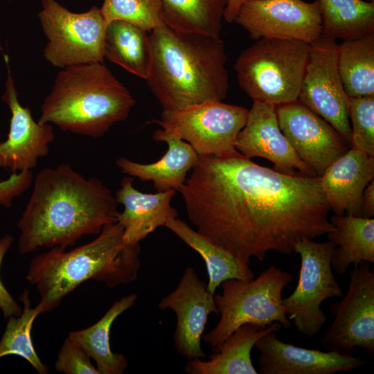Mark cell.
<instances>
[{
  "label": "cell",
  "instance_id": "cell-1",
  "mask_svg": "<svg viewBox=\"0 0 374 374\" xmlns=\"http://www.w3.org/2000/svg\"><path fill=\"white\" fill-rule=\"evenodd\" d=\"M179 189L197 231L245 265L334 229L319 177L261 166L236 149L198 155Z\"/></svg>",
  "mask_w": 374,
  "mask_h": 374
},
{
  "label": "cell",
  "instance_id": "cell-2",
  "mask_svg": "<svg viewBox=\"0 0 374 374\" xmlns=\"http://www.w3.org/2000/svg\"><path fill=\"white\" fill-rule=\"evenodd\" d=\"M118 203L100 180L86 178L69 164L40 170L21 217L18 251L21 254L42 247L66 249L82 236L98 234L117 222Z\"/></svg>",
  "mask_w": 374,
  "mask_h": 374
},
{
  "label": "cell",
  "instance_id": "cell-3",
  "mask_svg": "<svg viewBox=\"0 0 374 374\" xmlns=\"http://www.w3.org/2000/svg\"><path fill=\"white\" fill-rule=\"evenodd\" d=\"M148 84L163 110L222 101L229 89L220 37L181 32L164 24L150 31Z\"/></svg>",
  "mask_w": 374,
  "mask_h": 374
},
{
  "label": "cell",
  "instance_id": "cell-4",
  "mask_svg": "<svg viewBox=\"0 0 374 374\" xmlns=\"http://www.w3.org/2000/svg\"><path fill=\"white\" fill-rule=\"evenodd\" d=\"M139 244H127L118 222L105 225L98 236L69 251L58 247L35 256L26 279L35 286L40 313L55 309L63 299L88 280L112 288L129 284L141 267Z\"/></svg>",
  "mask_w": 374,
  "mask_h": 374
},
{
  "label": "cell",
  "instance_id": "cell-5",
  "mask_svg": "<svg viewBox=\"0 0 374 374\" xmlns=\"http://www.w3.org/2000/svg\"><path fill=\"white\" fill-rule=\"evenodd\" d=\"M135 100L103 63L63 68L45 98L38 122L93 138L125 120Z\"/></svg>",
  "mask_w": 374,
  "mask_h": 374
},
{
  "label": "cell",
  "instance_id": "cell-6",
  "mask_svg": "<svg viewBox=\"0 0 374 374\" xmlns=\"http://www.w3.org/2000/svg\"><path fill=\"white\" fill-rule=\"evenodd\" d=\"M308 49V44L296 39H258L236 59L240 87L253 102L277 106L298 100Z\"/></svg>",
  "mask_w": 374,
  "mask_h": 374
},
{
  "label": "cell",
  "instance_id": "cell-7",
  "mask_svg": "<svg viewBox=\"0 0 374 374\" xmlns=\"http://www.w3.org/2000/svg\"><path fill=\"white\" fill-rule=\"evenodd\" d=\"M292 280L290 272L271 265L255 279L223 281L222 293L214 294L220 319L214 328L202 335L203 341L214 351L244 323L267 327L278 322L290 328L292 323L285 312L282 293Z\"/></svg>",
  "mask_w": 374,
  "mask_h": 374
},
{
  "label": "cell",
  "instance_id": "cell-8",
  "mask_svg": "<svg viewBox=\"0 0 374 374\" xmlns=\"http://www.w3.org/2000/svg\"><path fill=\"white\" fill-rule=\"evenodd\" d=\"M38 14L48 39L45 59L59 68L91 63H103L107 23L100 8L74 13L55 0H42Z\"/></svg>",
  "mask_w": 374,
  "mask_h": 374
},
{
  "label": "cell",
  "instance_id": "cell-9",
  "mask_svg": "<svg viewBox=\"0 0 374 374\" xmlns=\"http://www.w3.org/2000/svg\"><path fill=\"white\" fill-rule=\"evenodd\" d=\"M334 248L330 240L317 242L309 238L294 244V252L301 258L299 280L292 294L283 299V303L297 331L308 337L317 335L327 320L321 308L322 303L344 294L332 274Z\"/></svg>",
  "mask_w": 374,
  "mask_h": 374
},
{
  "label": "cell",
  "instance_id": "cell-10",
  "mask_svg": "<svg viewBox=\"0 0 374 374\" xmlns=\"http://www.w3.org/2000/svg\"><path fill=\"white\" fill-rule=\"evenodd\" d=\"M249 110L222 101L207 102L177 110H163L152 120L166 133L186 141L198 155H220L235 150L238 134Z\"/></svg>",
  "mask_w": 374,
  "mask_h": 374
},
{
  "label": "cell",
  "instance_id": "cell-11",
  "mask_svg": "<svg viewBox=\"0 0 374 374\" xmlns=\"http://www.w3.org/2000/svg\"><path fill=\"white\" fill-rule=\"evenodd\" d=\"M349 286L341 301L330 305L335 319L321 344L328 351L352 355L358 348L374 355V271L361 262L349 271Z\"/></svg>",
  "mask_w": 374,
  "mask_h": 374
},
{
  "label": "cell",
  "instance_id": "cell-12",
  "mask_svg": "<svg viewBox=\"0 0 374 374\" xmlns=\"http://www.w3.org/2000/svg\"><path fill=\"white\" fill-rule=\"evenodd\" d=\"M336 39L321 34L309 44L298 100L328 122L350 145L348 99L337 66Z\"/></svg>",
  "mask_w": 374,
  "mask_h": 374
},
{
  "label": "cell",
  "instance_id": "cell-13",
  "mask_svg": "<svg viewBox=\"0 0 374 374\" xmlns=\"http://www.w3.org/2000/svg\"><path fill=\"white\" fill-rule=\"evenodd\" d=\"M233 21L250 38L296 39L308 44L322 34V18L317 0H246Z\"/></svg>",
  "mask_w": 374,
  "mask_h": 374
},
{
  "label": "cell",
  "instance_id": "cell-14",
  "mask_svg": "<svg viewBox=\"0 0 374 374\" xmlns=\"http://www.w3.org/2000/svg\"><path fill=\"white\" fill-rule=\"evenodd\" d=\"M276 114L282 133L319 177L350 148L328 122L299 100L276 106Z\"/></svg>",
  "mask_w": 374,
  "mask_h": 374
},
{
  "label": "cell",
  "instance_id": "cell-15",
  "mask_svg": "<svg viewBox=\"0 0 374 374\" xmlns=\"http://www.w3.org/2000/svg\"><path fill=\"white\" fill-rule=\"evenodd\" d=\"M214 294L207 290V283L200 280L194 269L188 267L177 288L161 299V310L171 309L177 323L174 343L179 354L188 360L206 358L201 339L211 313L218 314Z\"/></svg>",
  "mask_w": 374,
  "mask_h": 374
},
{
  "label": "cell",
  "instance_id": "cell-16",
  "mask_svg": "<svg viewBox=\"0 0 374 374\" xmlns=\"http://www.w3.org/2000/svg\"><path fill=\"white\" fill-rule=\"evenodd\" d=\"M4 57L8 78L2 100L9 107L11 118L8 138L0 142V168H8L12 173L32 170L39 158L48 155L55 137L53 128L51 124L35 121L30 109L20 104L8 57Z\"/></svg>",
  "mask_w": 374,
  "mask_h": 374
},
{
  "label": "cell",
  "instance_id": "cell-17",
  "mask_svg": "<svg viewBox=\"0 0 374 374\" xmlns=\"http://www.w3.org/2000/svg\"><path fill=\"white\" fill-rule=\"evenodd\" d=\"M235 148L248 158L260 157L270 161L274 165V170L278 172L317 176L301 159L282 133L276 106L273 105L253 102L246 123L238 134Z\"/></svg>",
  "mask_w": 374,
  "mask_h": 374
},
{
  "label": "cell",
  "instance_id": "cell-18",
  "mask_svg": "<svg viewBox=\"0 0 374 374\" xmlns=\"http://www.w3.org/2000/svg\"><path fill=\"white\" fill-rule=\"evenodd\" d=\"M276 332L266 333L256 342L260 374H334L356 369L368 360L335 351L298 347L280 341Z\"/></svg>",
  "mask_w": 374,
  "mask_h": 374
},
{
  "label": "cell",
  "instance_id": "cell-19",
  "mask_svg": "<svg viewBox=\"0 0 374 374\" xmlns=\"http://www.w3.org/2000/svg\"><path fill=\"white\" fill-rule=\"evenodd\" d=\"M319 178L335 215L360 217L363 192L374 178V157L350 148L330 164Z\"/></svg>",
  "mask_w": 374,
  "mask_h": 374
},
{
  "label": "cell",
  "instance_id": "cell-20",
  "mask_svg": "<svg viewBox=\"0 0 374 374\" xmlns=\"http://www.w3.org/2000/svg\"><path fill=\"white\" fill-rule=\"evenodd\" d=\"M134 179H122L121 188L116 192L118 204L124 206L118 217V222L123 228V238L127 244H136L159 226L177 216V210L170 205L175 190L143 193L133 186Z\"/></svg>",
  "mask_w": 374,
  "mask_h": 374
},
{
  "label": "cell",
  "instance_id": "cell-21",
  "mask_svg": "<svg viewBox=\"0 0 374 374\" xmlns=\"http://www.w3.org/2000/svg\"><path fill=\"white\" fill-rule=\"evenodd\" d=\"M153 139L166 142L168 146L159 161L143 164L121 157L116 160V165L128 176L143 181H152L158 192L179 190L186 180L187 172L195 166L198 154L188 143L161 129L154 132Z\"/></svg>",
  "mask_w": 374,
  "mask_h": 374
},
{
  "label": "cell",
  "instance_id": "cell-22",
  "mask_svg": "<svg viewBox=\"0 0 374 374\" xmlns=\"http://www.w3.org/2000/svg\"><path fill=\"white\" fill-rule=\"evenodd\" d=\"M281 325L274 322L267 327L244 323L238 327L210 356L208 361L188 360L184 371L189 374H257L251 352L259 338L278 332Z\"/></svg>",
  "mask_w": 374,
  "mask_h": 374
},
{
  "label": "cell",
  "instance_id": "cell-23",
  "mask_svg": "<svg viewBox=\"0 0 374 374\" xmlns=\"http://www.w3.org/2000/svg\"><path fill=\"white\" fill-rule=\"evenodd\" d=\"M330 222L334 229L328 233L335 248L331 267L337 273L344 274L350 264L374 262V219L350 215H335Z\"/></svg>",
  "mask_w": 374,
  "mask_h": 374
},
{
  "label": "cell",
  "instance_id": "cell-24",
  "mask_svg": "<svg viewBox=\"0 0 374 374\" xmlns=\"http://www.w3.org/2000/svg\"><path fill=\"white\" fill-rule=\"evenodd\" d=\"M136 299V294H130L116 301L94 324L68 334V337L94 360L100 374H122L127 368L126 357L112 350L110 330L116 318L133 306Z\"/></svg>",
  "mask_w": 374,
  "mask_h": 374
},
{
  "label": "cell",
  "instance_id": "cell-25",
  "mask_svg": "<svg viewBox=\"0 0 374 374\" xmlns=\"http://www.w3.org/2000/svg\"><path fill=\"white\" fill-rule=\"evenodd\" d=\"M104 57L130 73L147 79L151 65V47L148 32L123 21L108 23Z\"/></svg>",
  "mask_w": 374,
  "mask_h": 374
},
{
  "label": "cell",
  "instance_id": "cell-26",
  "mask_svg": "<svg viewBox=\"0 0 374 374\" xmlns=\"http://www.w3.org/2000/svg\"><path fill=\"white\" fill-rule=\"evenodd\" d=\"M204 259L208 282L207 290L215 294L220 284L231 278L251 280L254 274L249 265H245L231 254L212 244L184 221L175 218L165 226Z\"/></svg>",
  "mask_w": 374,
  "mask_h": 374
},
{
  "label": "cell",
  "instance_id": "cell-27",
  "mask_svg": "<svg viewBox=\"0 0 374 374\" xmlns=\"http://www.w3.org/2000/svg\"><path fill=\"white\" fill-rule=\"evenodd\" d=\"M337 66L348 97L374 95V33L338 44Z\"/></svg>",
  "mask_w": 374,
  "mask_h": 374
},
{
  "label": "cell",
  "instance_id": "cell-28",
  "mask_svg": "<svg viewBox=\"0 0 374 374\" xmlns=\"http://www.w3.org/2000/svg\"><path fill=\"white\" fill-rule=\"evenodd\" d=\"M166 25L181 32L220 37L227 0H161Z\"/></svg>",
  "mask_w": 374,
  "mask_h": 374
},
{
  "label": "cell",
  "instance_id": "cell-29",
  "mask_svg": "<svg viewBox=\"0 0 374 374\" xmlns=\"http://www.w3.org/2000/svg\"><path fill=\"white\" fill-rule=\"evenodd\" d=\"M322 18V34L342 40L374 33V1L317 0Z\"/></svg>",
  "mask_w": 374,
  "mask_h": 374
},
{
  "label": "cell",
  "instance_id": "cell-30",
  "mask_svg": "<svg viewBox=\"0 0 374 374\" xmlns=\"http://www.w3.org/2000/svg\"><path fill=\"white\" fill-rule=\"evenodd\" d=\"M19 299L22 303V312L19 316L8 317L0 340V358L10 355L19 356L26 360L39 374H48V367L37 355L31 337L33 322L41 313L37 306L31 308L28 290L23 292Z\"/></svg>",
  "mask_w": 374,
  "mask_h": 374
},
{
  "label": "cell",
  "instance_id": "cell-31",
  "mask_svg": "<svg viewBox=\"0 0 374 374\" xmlns=\"http://www.w3.org/2000/svg\"><path fill=\"white\" fill-rule=\"evenodd\" d=\"M100 10L107 24L123 21L147 32L165 24L161 0H104Z\"/></svg>",
  "mask_w": 374,
  "mask_h": 374
},
{
  "label": "cell",
  "instance_id": "cell-32",
  "mask_svg": "<svg viewBox=\"0 0 374 374\" xmlns=\"http://www.w3.org/2000/svg\"><path fill=\"white\" fill-rule=\"evenodd\" d=\"M351 147L374 157V95L349 97Z\"/></svg>",
  "mask_w": 374,
  "mask_h": 374
},
{
  "label": "cell",
  "instance_id": "cell-33",
  "mask_svg": "<svg viewBox=\"0 0 374 374\" xmlns=\"http://www.w3.org/2000/svg\"><path fill=\"white\" fill-rule=\"evenodd\" d=\"M55 368L65 374H100L90 357L68 337L57 353Z\"/></svg>",
  "mask_w": 374,
  "mask_h": 374
},
{
  "label": "cell",
  "instance_id": "cell-34",
  "mask_svg": "<svg viewBox=\"0 0 374 374\" xmlns=\"http://www.w3.org/2000/svg\"><path fill=\"white\" fill-rule=\"evenodd\" d=\"M33 181L32 170L12 173L0 181V206L10 208L15 197L29 188Z\"/></svg>",
  "mask_w": 374,
  "mask_h": 374
},
{
  "label": "cell",
  "instance_id": "cell-35",
  "mask_svg": "<svg viewBox=\"0 0 374 374\" xmlns=\"http://www.w3.org/2000/svg\"><path fill=\"white\" fill-rule=\"evenodd\" d=\"M14 238L10 235H6L0 239V269L3 258L10 248ZM0 310L5 317H17L22 312V308L14 300L7 290L0 277Z\"/></svg>",
  "mask_w": 374,
  "mask_h": 374
},
{
  "label": "cell",
  "instance_id": "cell-36",
  "mask_svg": "<svg viewBox=\"0 0 374 374\" xmlns=\"http://www.w3.org/2000/svg\"><path fill=\"white\" fill-rule=\"evenodd\" d=\"M374 215V181L364 189L360 204V217L371 218Z\"/></svg>",
  "mask_w": 374,
  "mask_h": 374
},
{
  "label": "cell",
  "instance_id": "cell-37",
  "mask_svg": "<svg viewBox=\"0 0 374 374\" xmlns=\"http://www.w3.org/2000/svg\"><path fill=\"white\" fill-rule=\"evenodd\" d=\"M245 1L246 0H227L224 19L228 22L233 21L237 12Z\"/></svg>",
  "mask_w": 374,
  "mask_h": 374
},
{
  "label": "cell",
  "instance_id": "cell-38",
  "mask_svg": "<svg viewBox=\"0 0 374 374\" xmlns=\"http://www.w3.org/2000/svg\"><path fill=\"white\" fill-rule=\"evenodd\" d=\"M368 1H374V0H368Z\"/></svg>",
  "mask_w": 374,
  "mask_h": 374
}]
</instances>
